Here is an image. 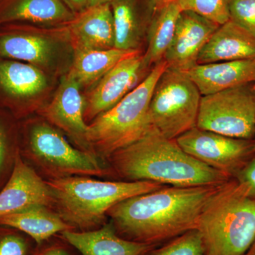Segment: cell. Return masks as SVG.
<instances>
[{"label":"cell","mask_w":255,"mask_h":255,"mask_svg":"<svg viewBox=\"0 0 255 255\" xmlns=\"http://www.w3.org/2000/svg\"><path fill=\"white\" fill-rule=\"evenodd\" d=\"M167 67L164 60L156 64L134 90L89 124L87 141L92 153L107 163L112 154L136 141L149 130L152 92Z\"/></svg>","instance_id":"5"},{"label":"cell","mask_w":255,"mask_h":255,"mask_svg":"<svg viewBox=\"0 0 255 255\" xmlns=\"http://www.w3.org/2000/svg\"><path fill=\"white\" fill-rule=\"evenodd\" d=\"M231 20L255 36V0H231Z\"/></svg>","instance_id":"28"},{"label":"cell","mask_w":255,"mask_h":255,"mask_svg":"<svg viewBox=\"0 0 255 255\" xmlns=\"http://www.w3.org/2000/svg\"><path fill=\"white\" fill-rule=\"evenodd\" d=\"M51 239L41 246H36L31 255H73L68 250L66 242L61 238V241H51Z\"/></svg>","instance_id":"31"},{"label":"cell","mask_w":255,"mask_h":255,"mask_svg":"<svg viewBox=\"0 0 255 255\" xmlns=\"http://www.w3.org/2000/svg\"><path fill=\"white\" fill-rule=\"evenodd\" d=\"M37 206L53 208V192L46 181L25 162L18 149L9 180L0 191V217Z\"/></svg>","instance_id":"11"},{"label":"cell","mask_w":255,"mask_h":255,"mask_svg":"<svg viewBox=\"0 0 255 255\" xmlns=\"http://www.w3.org/2000/svg\"><path fill=\"white\" fill-rule=\"evenodd\" d=\"M107 163L115 177L123 181L197 187L221 185L233 179L189 155L176 140L152 127L136 141L112 154Z\"/></svg>","instance_id":"2"},{"label":"cell","mask_w":255,"mask_h":255,"mask_svg":"<svg viewBox=\"0 0 255 255\" xmlns=\"http://www.w3.org/2000/svg\"><path fill=\"white\" fill-rule=\"evenodd\" d=\"M150 1L152 5H153L154 9L155 10L158 9L162 5L168 2V1H171V0H150Z\"/></svg>","instance_id":"34"},{"label":"cell","mask_w":255,"mask_h":255,"mask_svg":"<svg viewBox=\"0 0 255 255\" xmlns=\"http://www.w3.org/2000/svg\"><path fill=\"white\" fill-rule=\"evenodd\" d=\"M21 157L45 180L72 176L116 178L108 164L95 154L76 148L48 122L26 128Z\"/></svg>","instance_id":"6"},{"label":"cell","mask_w":255,"mask_h":255,"mask_svg":"<svg viewBox=\"0 0 255 255\" xmlns=\"http://www.w3.org/2000/svg\"><path fill=\"white\" fill-rule=\"evenodd\" d=\"M182 11H191L219 26L231 19V0H177Z\"/></svg>","instance_id":"26"},{"label":"cell","mask_w":255,"mask_h":255,"mask_svg":"<svg viewBox=\"0 0 255 255\" xmlns=\"http://www.w3.org/2000/svg\"><path fill=\"white\" fill-rule=\"evenodd\" d=\"M33 242L18 230L5 226L0 228V255H31L36 248L33 247Z\"/></svg>","instance_id":"27"},{"label":"cell","mask_w":255,"mask_h":255,"mask_svg":"<svg viewBox=\"0 0 255 255\" xmlns=\"http://www.w3.org/2000/svg\"><path fill=\"white\" fill-rule=\"evenodd\" d=\"M139 50H75L73 66L70 73L82 85L99 81L121 60Z\"/></svg>","instance_id":"24"},{"label":"cell","mask_w":255,"mask_h":255,"mask_svg":"<svg viewBox=\"0 0 255 255\" xmlns=\"http://www.w3.org/2000/svg\"><path fill=\"white\" fill-rule=\"evenodd\" d=\"M18 150L13 152L9 128L4 118L0 116V179L6 171L10 159H15Z\"/></svg>","instance_id":"29"},{"label":"cell","mask_w":255,"mask_h":255,"mask_svg":"<svg viewBox=\"0 0 255 255\" xmlns=\"http://www.w3.org/2000/svg\"><path fill=\"white\" fill-rule=\"evenodd\" d=\"M115 29V46L123 50H141L152 14H145L141 0H113L110 3Z\"/></svg>","instance_id":"22"},{"label":"cell","mask_w":255,"mask_h":255,"mask_svg":"<svg viewBox=\"0 0 255 255\" xmlns=\"http://www.w3.org/2000/svg\"><path fill=\"white\" fill-rule=\"evenodd\" d=\"M234 179L244 187L247 195L255 200V156Z\"/></svg>","instance_id":"30"},{"label":"cell","mask_w":255,"mask_h":255,"mask_svg":"<svg viewBox=\"0 0 255 255\" xmlns=\"http://www.w3.org/2000/svg\"><path fill=\"white\" fill-rule=\"evenodd\" d=\"M175 140L189 155L231 178L255 156V139L235 138L196 127Z\"/></svg>","instance_id":"9"},{"label":"cell","mask_w":255,"mask_h":255,"mask_svg":"<svg viewBox=\"0 0 255 255\" xmlns=\"http://www.w3.org/2000/svg\"><path fill=\"white\" fill-rule=\"evenodd\" d=\"M112 1H113V0H88V3H87V7L96 6V5L111 3Z\"/></svg>","instance_id":"33"},{"label":"cell","mask_w":255,"mask_h":255,"mask_svg":"<svg viewBox=\"0 0 255 255\" xmlns=\"http://www.w3.org/2000/svg\"><path fill=\"white\" fill-rule=\"evenodd\" d=\"M76 15L62 0H0V26L16 22L68 24Z\"/></svg>","instance_id":"20"},{"label":"cell","mask_w":255,"mask_h":255,"mask_svg":"<svg viewBox=\"0 0 255 255\" xmlns=\"http://www.w3.org/2000/svg\"><path fill=\"white\" fill-rule=\"evenodd\" d=\"M255 58V36L230 19L214 32L198 57L197 64Z\"/></svg>","instance_id":"19"},{"label":"cell","mask_w":255,"mask_h":255,"mask_svg":"<svg viewBox=\"0 0 255 255\" xmlns=\"http://www.w3.org/2000/svg\"><path fill=\"white\" fill-rule=\"evenodd\" d=\"M152 68L141 50L121 60L98 81L85 104V122L93 121L120 102L147 76Z\"/></svg>","instance_id":"10"},{"label":"cell","mask_w":255,"mask_h":255,"mask_svg":"<svg viewBox=\"0 0 255 255\" xmlns=\"http://www.w3.org/2000/svg\"><path fill=\"white\" fill-rule=\"evenodd\" d=\"M58 237L82 255H145L158 246L121 238L110 221L93 231H66Z\"/></svg>","instance_id":"15"},{"label":"cell","mask_w":255,"mask_h":255,"mask_svg":"<svg viewBox=\"0 0 255 255\" xmlns=\"http://www.w3.org/2000/svg\"><path fill=\"white\" fill-rule=\"evenodd\" d=\"M145 255H204L202 239L199 231L191 230L156 247Z\"/></svg>","instance_id":"25"},{"label":"cell","mask_w":255,"mask_h":255,"mask_svg":"<svg viewBox=\"0 0 255 255\" xmlns=\"http://www.w3.org/2000/svg\"><path fill=\"white\" fill-rule=\"evenodd\" d=\"M181 12L177 0H171L154 11L146 33L147 48L143 53L144 62L148 68H153L164 60Z\"/></svg>","instance_id":"23"},{"label":"cell","mask_w":255,"mask_h":255,"mask_svg":"<svg viewBox=\"0 0 255 255\" xmlns=\"http://www.w3.org/2000/svg\"><path fill=\"white\" fill-rule=\"evenodd\" d=\"M196 230L204 255H243L255 241V200L233 178L211 196Z\"/></svg>","instance_id":"4"},{"label":"cell","mask_w":255,"mask_h":255,"mask_svg":"<svg viewBox=\"0 0 255 255\" xmlns=\"http://www.w3.org/2000/svg\"><path fill=\"white\" fill-rule=\"evenodd\" d=\"M0 226L21 231L41 246L57 234L66 231H75L65 222L53 208L37 206L16 214L0 217Z\"/></svg>","instance_id":"21"},{"label":"cell","mask_w":255,"mask_h":255,"mask_svg":"<svg viewBox=\"0 0 255 255\" xmlns=\"http://www.w3.org/2000/svg\"><path fill=\"white\" fill-rule=\"evenodd\" d=\"M53 209L75 231H93L107 222V212L121 201L164 187L150 181H102L86 176L46 180Z\"/></svg>","instance_id":"3"},{"label":"cell","mask_w":255,"mask_h":255,"mask_svg":"<svg viewBox=\"0 0 255 255\" xmlns=\"http://www.w3.org/2000/svg\"><path fill=\"white\" fill-rule=\"evenodd\" d=\"M221 185H166L121 201L107 217L121 238L159 246L196 229L204 206Z\"/></svg>","instance_id":"1"},{"label":"cell","mask_w":255,"mask_h":255,"mask_svg":"<svg viewBox=\"0 0 255 255\" xmlns=\"http://www.w3.org/2000/svg\"><path fill=\"white\" fill-rule=\"evenodd\" d=\"M219 25L191 11H182L164 60L169 68L187 72L197 65L198 57Z\"/></svg>","instance_id":"13"},{"label":"cell","mask_w":255,"mask_h":255,"mask_svg":"<svg viewBox=\"0 0 255 255\" xmlns=\"http://www.w3.org/2000/svg\"><path fill=\"white\" fill-rule=\"evenodd\" d=\"M47 87L43 72L36 65L0 58V100L20 109Z\"/></svg>","instance_id":"16"},{"label":"cell","mask_w":255,"mask_h":255,"mask_svg":"<svg viewBox=\"0 0 255 255\" xmlns=\"http://www.w3.org/2000/svg\"><path fill=\"white\" fill-rule=\"evenodd\" d=\"M196 127L228 137L254 140L255 82L202 96Z\"/></svg>","instance_id":"8"},{"label":"cell","mask_w":255,"mask_h":255,"mask_svg":"<svg viewBox=\"0 0 255 255\" xmlns=\"http://www.w3.org/2000/svg\"><path fill=\"white\" fill-rule=\"evenodd\" d=\"M201 97L186 72L167 67L152 92L150 125L167 138L175 140L196 127Z\"/></svg>","instance_id":"7"},{"label":"cell","mask_w":255,"mask_h":255,"mask_svg":"<svg viewBox=\"0 0 255 255\" xmlns=\"http://www.w3.org/2000/svg\"></svg>","instance_id":"36"},{"label":"cell","mask_w":255,"mask_h":255,"mask_svg":"<svg viewBox=\"0 0 255 255\" xmlns=\"http://www.w3.org/2000/svg\"><path fill=\"white\" fill-rule=\"evenodd\" d=\"M202 96L255 82V58L197 64L186 72Z\"/></svg>","instance_id":"18"},{"label":"cell","mask_w":255,"mask_h":255,"mask_svg":"<svg viewBox=\"0 0 255 255\" xmlns=\"http://www.w3.org/2000/svg\"><path fill=\"white\" fill-rule=\"evenodd\" d=\"M243 255H255V241L254 243L252 244V246L250 247L249 249Z\"/></svg>","instance_id":"35"},{"label":"cell","mask_w":255,"mask_h":255,"mask_svg":"<svg viewBox=\"0 0 255 255\" xmlns=\"http://www.w3.org/2000/svg\"><path fill=\"white\" fill-rule=\"evenodd\" d=\"M62 1L65 3L69 9L76 14L86 9L87 3H88V0H62Z\"/></svg>","instance_id":"32"},{"label":"cell","mask_w":255,"mask_h":255,"mask_svg":"<svg viewBox=\"0 0 255 255\" xmlns=\"http://www.w3.org/2000/svg\"><path fill=\"white\" fill-rule=\"evenodd\" d=\"M75 50H108L115 46V29L110 3L90 6L68 24Z\"/></svg>","instance_id":"14"},{"label":"cell","mask_w":255,"mask_h":255,"mask_svg":"<svg viewBox=\"0 0 255 255\" xmlns=\"http://www.w3.org/2000/svg\"><path fill=\"white\" fill-rule=\"evenodd\" d=\"M80 87V84L68 73L62 80L53 100L42 114L48 123L71 137L80 149L92 152L87 141L89 124L84 116L85 102Z\"/></svg>","instance_id":"12"},{"label":"cell","mask_w":255,"mask_h":255,"mask_svg":"<svg viewBox=\"0 0 255 255\" xmlns=\"http://www.w3.org/2000/svg\"><path fill=\"white\" fill-rule=\"evenodd\" d=\"M53 42L21 23L0 26V58L46 65L54 54Z\"/></svg>","instance_id":"17"}]
</instances>
